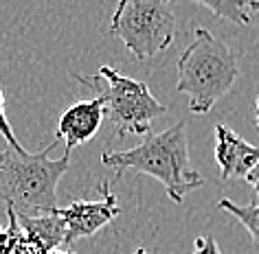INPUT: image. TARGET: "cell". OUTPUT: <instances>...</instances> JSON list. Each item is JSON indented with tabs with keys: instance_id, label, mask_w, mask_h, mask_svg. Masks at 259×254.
I'll list each match as a JSON object with an SVG mask.
<instances>
[{
	"instance_id": "cell-1",
	"label": "cell",
	"mask_w": 259,
	"mask_h": 254,
	"mask_svg": "<svg viewBox=\"0 0 259 254\" xmlns=\"http://www.w3.org/2000/svg\"><path fill=\"white\" fill-rule=\"evenodd\" d=\"M101 162L116 171L121 178L125 171L147 173L163 182L174 204H183L191 191L204 186V178L191 167L189 142H187V123L178 121L160 134H152L134 149L125 151H106Z\"/></svg>"
},
{
	"instance_id": "cell-2",
	"label": "cell",
	"mask_w": 259,
	"mask_h": 254,
	"mask_svg": "<svg viewBox=\"0 0 259 254\" xmlns=\"http://www.w3.org/2000/svg\"><path fill=\"white\" fill-rule=\"evenodd\" d=\"M57 142L55 138L37 154L11 147L0 151V199L18 215H44L57 208V182L70 165V154L57 160L49 158Z\"/></svg>"
},
{
	"instance_id": "cell-3",
	"label": "cell",
	"mask_w": 259,
	"mask_h": 254,
	"mask_svg": "<svg viewBox=\"0 0 259 254\" xmlns=\"http://www.w3.org/2000/svg\"><path fill=\"white\" fill-rule=\"evenodd\" d=\"M239 77L237 55L211 31L196 29L191 44L178 60L180 94L189 96L193 114H209Z\"/></svg>"
},
{
	"instance_id": "cell-4",
	"label": "cell",
	"mask_w": 259,
	"mask_h": 254,
	"mask_svg": "<svg viewBox=\"0 0 259 254\" xmlns=\"http://www.w3.org/2000/svg\"><path fill=\"white\" fill-rule=\"evenodd\" d=\"M81 86L97 90V96L106 101V114L114 125L119 138L125 136H145L150 132L152 121L167 112L160 101L154 99L150 88L143 81L123 77L119 70L101 66L95 77L73 75Z\"/></svg>"
},
{
	"instance_id": "cell-5",
	"label": "cell",
	"mask_w": 259,
	"mask_h": 254,
	"mask_svg": "<svg viewBox=\"0 0 259 254\" xmlns=\"http://www.w3.org/2000/svg\"><path fill=\"white\" fill-rule=\"evenodd\" d=\"M110 33L119 37L137 60L163 53L176 37L169 0H121L110 22Z\"/></svg>"
},
{
	"instance_id": "cell-6",
	"label": "cell",
	"mask_w": 259,
	"mask_h": 254,
	"mask_svg": "<svg viewBox=\"0 0 259 254\" xmlns=\"http://www.w3.org/2000/svg\"><path fill=\"white\" fill-rule=\"evenodd\" d=\"M97 191H101V199L97 201L79 199L68 204L66 208H57V213L62 215L64 224H66V241H64V245H73L79 239L93 237L95 232H99L114 217H119L121 206L116 201V195L110 191L108 182H99Z\"/></svg>"
},
{
	"instance_id": "cell-7",
	"label": "cell",
	"mask_w": 259,
	"mask_h": 254,
	"mask_svg": "<svg viewBox=\"0 0 259 254\" xmlns=\"http://www.w3.org/2000/svg\"><path fill=\"white\" fill-rule=\"evenodd\" d=\"M103 116H106V101L101 96L73 103L70 108L64 110L60 123H57V140H64V145H66L64 154H70L75 147L93 138L99 132Z\"/></svg>"
},
{
	"instance_id": "cell-8",
	"label": "cell",
	"mask_w": 259,
	"mask_h": 254,
	"mask_svg": "<svg viewBox=\"0 0 259 254\" xmlns=\"http://www.w3.org/2000/svg\"><path fill=\"white\" fill-rule=\"evenodd\" d=\"M215 160L222 180H244L250 169L259 162V147L239 138L226 125H215Z\"/></svg>"
},
{
	"instance_id": "cell-9",
	"label": "cell",
	"mask_w": 259,
	"mask_h": 254,
	"mask_svg": "<svg viewBox=\"0 0 259 254\" xmlns=\"http://www.w3.org/2000/svg\"><path fill=\"white\" fill-rule=\"evenodd\" d=\"M18 226L22 228V232L27 234L31 243H35L40 250L53 252L57 245H62L66 241V224H64L62 215L57 213H44V215H18Z\"/></svg>"
},
{
	"instance_id": "cell-10",
	"label": "cell",
	"mask_w": 259,
	"mask_h": 254,
	"mask_svg": "<svg viewBox=\"0 0 259 254\" xmlns=\"http://www.w3.org/2000/svg\"><path fill=\"white\" fill-rule=\"evenodd\" d=\"M193 3L202 5V7L213 11L218 18L229 20L233 24H242V27L250 24V16L246 14L244 0H193Z\"/></svg>"
},
{
	"instance_id": "cell-11",
	"label": "cell",
	"mask_w": 259,
	"mask_h": 254,
	"mask_svg": "<svg viewBox=\"0 0 259 254\" xmlns=\"http://www.w3.org/2000/svg\"><path fill=\"white\" fill-rule=\"evenodd\" d=\"M218 208H220V211L231 213L235 219L242 221L244 228L250 232L252 241L259 245V204H257V201L246 204V206H239V204H235V201H231V199H220Z\"/></svg>"
},
{
	"instance_id": "cell-12",
	"label": "cell",
	"mask_w": 259,
	"mask_h": 254,
	"mask_svg": "<svg viewBox=\"0 0 259 254\" xmlns=\"http://www.w3.org/2000/svg\"><path fill=\"white\" fill-rule=\"evenodd\" d=\"M7 217H9V226L3 228L0 226V254H11L14 250V241H16V211L11 206H7Z\"/></svg>"
},
{
	"instance_id": "cell-13",
	"label": "cell",
	"mask_w": 259,
	"mask_h": 254,
	"mask_svg": "<svg viewBox=\"0 0 259 254\" xmlns=\"http://www.w3.org/2000/svg\"><path fill=\"white\" fill-rule=\"evenodd\" d=\"M0 136H3V138L9 142L11 149H16V151H27V149H24L20 142H18L14 129H11L7 116H5V94H3V90H0Z\"/></svg>"
},
{
	"instance_id": "cell-14",
	"label": "cell",
	"mask_w": 259,
	"mask_h": 254,
	"mask_svg": "<svg viewBox=\"0 0 259 254\" xmlns=\"http://www.w3.org/2000/svg\"><path fill=\"white\" fill-rule=\"evenodd\" d=\"M11 254H44V252L35 243H31L27 239V234L22 232V228L16 224V241H14V250H11Z\"/></svg>"
},
{
	"instance_id": "cell-15",
	"label": "cell",
	"mask_w": 259,
	"mask_h": 254,
	"mask_svg": "<svg viewBox=\"0 0 259 254\" xmlns=\"http://www.w3.org/2000/svg\"><path fill=\"white\" fill-rule=\"evenodd\" d=\"M193 254H222L213 237H198L193 243Z\"/></svg>"
},
{
	"instance_id": "cell-16",
	"label": "cell",
	"mask_w": 259,
	"mask_h": 254,
	"mask_svg": "<svg viewBox=\"0 0 259 254\" xmlns=\"http://www.w3.org/2000/svg\"><path fill=\"white\" fill-rule=\"evenodd\" d=\"M244 180L248 182V184L252 186V191H255V193L259 195V162H257V165L250 169V171H248V175H246Z\"/></svg>"
},
{
	"instance_id": "cell-17",
	"label": "cell",
	"mask_w": 259,
	"mask_h": 254,
	"mask_svg": "<svg viewBox=\"0 0 259 254\" xmlns=\"http://www.w3.org/2000/svg\"><path fill=\"white\" fill-rule=\"evenodd\" d=\"M244 5L246 7H250V9H255V11H259V0H244Z\"/></svg>"
},
{
	"instance_id": "cell-18",
	"label": "cell",
	"mask_w": 259,
	"mask_h": 254,
	"mask_svg": "<svg viewBox=\"0 0 259 254\" xmlns=\"http://www.w3.org/2000/svg\"><path fill=\"white\" fill-rule=\"evenodd\" d=\"M255 121H257V127H259V96L255 101Z\"/></svg>"
},
{
	"instance_id": "cell-19",
	"label": "cell",
	"mask_w": 259,
	"mask_h": 254,
	"mask_svg": "<svg viewBox=\"0 0 259 254\" xmlns=\"http://www.w3.org/2000/svg\"><path fill=\"white\" fill-rule=\"evenodd\" d=\"M134 254H147V252H145V247H137V250H134Z\"/></svg>"
},
{
	"instance_id": "cell-20",
	"label": "cell",
	"mask_w": 259,
	"mask_h": 254,
	"mask_svg": "<svg viewBox=\"0 0 259 254\" xmlns=\"http://www.w3.org/2000/svg\"><path fill=\"white\" fill-rule=\"evenodd\" d=\"M47 254H73V252H57V250H53V252H47Z\"/></svg>"
}]
</instances>
